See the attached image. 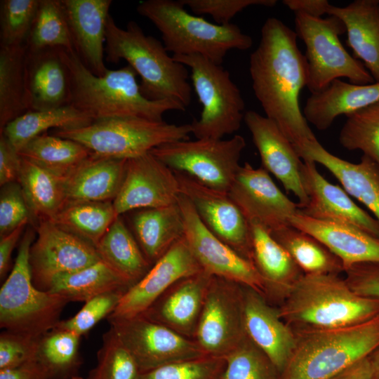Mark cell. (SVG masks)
Masks as SVG:
<instances>
[{
	"label": "cell",
	"instance_id": "obj_1",
	"mask_svg": "<svg viewBox=\"0 0 379 379\" xmlns=\"http://www.w3.org/2000/svg\"><path fill=\"white\" fill-rule=\"evenodd\" d=\"M297 37L279 19L267 18L249 62L252 88L265 116L277 124L295 149L317 140L300 107V93L307 82V64Z\"/></svg>",
	"mask_w": 379,
	"mask_h": 379
},
{
	"label": "cell",
	"instance_id": "obj_2",
	"mask_svg": "<svg viewBox=\"0 0 379 379\" xmlns=\"http://www.w3.org/2000/svg\"><path fill=\"white\" fill-rule=\"evenodd\" d=\"M62 55L69 74V105L93 122L115 118L163 121L166 112L186 109L176 100L146 98L137 82V74L129 65L107 69L103 75L97 76L84 65L75 51L62 49Z\"/></svg>",
	"mask_w": 379,
	"mask_h": 379
},
{
	"label": "cell",
	"instance_id": "obj_3",
	"mask_svg": "<svg viewBox=\"0 0 379 379\" xmlns=\"http://www.w3.org/2000/svg\"><path fill=\"white\" fill-rule=\"evenodd\" d=\"M283 299L279 315L298 329L342 328L379 314V300L358 295L337 274H303Z\"/></svg>",
	"mask_w": 379,
	"mask_h": 379
},
{
	"label": "cell",
	"instance_id": "obj_4",
	"mask_svg": "<svg viewBox=\"0 0 379 379\" xmlns=\"http://www.w3.org/2000/svg\"><path fill=\"white\" fill-rule=\"evenodd\" d=\"M106 60H124L140 77V88L149 100H173L190 105L192 88L186 66L169 55L163 43L146 35L135 21L119 27L109 15L105 33Z\"/></svg>",
	"mask_w": 379,
	"mask_h": 379
},
{
	"label": "cell",
	"instance_id": "obj_5",
	"mask_svg": "<svg viewBox=\"0 0 379 379\" xmlns=\"http://www.w3.org/2000/svg\"><path fill=\"white\" fill-rule=\"evenodd\" d=\"M279 379H330L379 347V314L336 328H300Z\"/></svg>",
	"mask_w": 379,
	"mask_h": 379
},
{
	"label": "cell",
	"instance_id": "obj_6",
	"mask_svg": "<svg viewBox=\"0 0 379 379\" xmlns=\"http://www.w3.org/2000/svg\"><path fill=\"white\" fill-rule=\"evenodd\" d=\"M136 10L159 29L173 55H198L222 65L230 50L245 51L253 45L251 36L237 25L211 23L187 12L181 0H147Z\"/></svg>",
	"mask_w": 379,
	"mask_h": 379
},
{
	"label": "cell",
	"instance_id": "obj_7",
	"mask_svg": "<svg viewBox=\"0 0 379 379\" xmlns=\"http://www.w3.org/2000/svg\"><path fill=\"white\" fill-rule=\"evenodd\" d=\"M35 239L27 230L20 240L14 265L0 289V326L6 331L39 338L55 328L69 302L37 288L32 281L29 251Z\"/></svg>",
	"mask_w": 379,
	"mask_h": 379
},
{
	"label": "cell",
	"instance_id": "obj_8",
	"mask_svg": "<svg viewBox=\"0 0 379 379\" xmlns=\"http://www.w3.org/2000/svg\"><path fill=\"white\" fill-rule=\"evenodd\" d=\"M190 133V124L115 118L96 121L79 128L58 129L54 135L78 142L95 156L128 160L164 144L188 140Z\"/></svg>",
	"mask_w": 379,
	"mask_h": 379
},
{
	"label": "cell",
	"instance_id": "obj_9",
	"mask_svg": "<svg viewBox=\"0 0 379 379\" xmlns=\"http://www.w3.org/2000/svg\"><path fill=\"white\" fill-rule=\"evenodd\" d=\"M295 32L306 46V87L311 94L325 91L333 81L346 78L355 85L372 84L373 78L363 63L343 47L339 36L346 32L338 18H315L295 13Z\"/></svg>",
	"mask_w": 379,
	"mask_h": 379
},
{
	"label": "cell",
	"instance_id": "obj_10",
	"mask_svg": "<svg viewBox=\"0 0 379 379\" xmlns=\"http://www.w3.org/2000/svg\"><path fill=\"white\" fill-rule=\"evenodd\" d=\"M191 70V79L202 105L200 117L190 124L197 139H222L237 132L244 117L245 103L230 73L198 55H173Z\"/></svg>",
	"mask_w": 379,
	"mask_h": 379
},
{
	"label": "cell",
	"instance_id": "obj_11",
	"mask_svg": "<svg viewBox=\"0 0 379 379\" xmlns=\"http://www.w3.org/2000/svg\"><path fill=\"white\" fill-rule=\"evenodd\" d=\"M244 138H196L164 144L150 152L173 171L184 173L216 190L229 192L241 167Z\"/></svg>",
	"mask_w": 379,
	"mask_h": 379
},
{
	"label": "cell",
	"instance_id": "obj_12",
	"mask_svg": "<svg viewBox=\"0 0 379 379\" xmlns=\"http://www.w3.org/2000/svg\"><path fill=\"white\" fill-rule=\"evenodd\" d=\"M246 336L243 285L213 277L194 340L206 354L224 358Z\"/></svg>",
	"mask_w": 379,
	"mask_h": 379
},
{
	"label": "cell",
	"instance_id": "obj_13",
	"mask_svg": "<svg viewBox=\"0 0 379 379\" xmlns=\"http://www.w3.org/2000/svg\"><path fill=\"white\" fill-rule=\"evenodd\" d=\"M178 203L183 217L184 238L201 269L253 288L265 298L268 295L267 285L253 263L210 232L184 195L180 194Z\"/></svg>",
	"mask_w": 379,
	"mask_h": 379
},
{
	"label": "cell",
	"instance_id": "obj_14",
	"mask_svg": "<svg viewBox=\"0 0 379 379\" xmlns=\"http://www.w3.org/2000/svg\"><path fill=\"white\" fill-rule=\"evenodd\" d=\"M107 319L135 359L140 373L172 362L207 355L194 340L142 315Z\"/></svg>",
	"mask_w": 379,
	"mask_h": 379
},
{
	"label": "cell",
	"instance_id": "obj_15",
	"mask_svg": "<svg viewBox=\"0 0 379 379\" xmlns=\"http://www.w3.org/2000/svg\"><path fill=\"white\" fill-rule=\"evenodd\" d=\"M29 251L32 281L48 291L58 276L73 272L101 259L94 246L49 220L40 221Z\"/></svg>",
	"mask_w": 379,
	"mask_h": 379
},
{
	"label": "cell",
	"instance_id": "obj_16",
	"mask_svg": "<svg viewBox=\"0 0 379 379\" xmlns=\"http://www.w3.org/2000/svg\"><path fill=\"white\" fill-rule=\"evenodd\" d=\"M174 172L180 194L190 201L202 223L216 237L252 262L250 224L229 193L211 188L184 173Z\"/></svg>",
	"mask_w": 379,
	"mask_h": 379
},
{
	"label": "cell",
	"instance_id": "obj_17",
	"mask_svg": "<svg viewBox=\"0 0 379 379\" xmlns=\"http://www.w3.org/2000/svg\"><path fill=\"white\" fill-rule=\"evenodd\" d=\"M228 193L249 222L258 223L270 233L291 225L290 218L299 208L265 168L248 162L241 166Z\"/></svg>",
	"mask_w": 379,
	"mask_h": 379
},
{
	"label": "cell",
	"instance_id": "obj_18",
	"mask_svg": "<svg viewBox=\"0 0 379 379\" xmlns=\"http://www.w3.org/2000/svg\"><path fill=\"white\" fill-rule=\"evenodd\" d=\"M180 195L175 172L149 152L127 160L122 185L112 202L120 216L131 211L177 204Z\"/></svg>",
	"mask_w": 379,
	"mask_h": 379
},
{
	"label": "cell",
	"instance_id": "obj_19",
	"mask_svg": "<svg viewBox=\"0 0 379 379\" xmlns=\"http://www.w3.org/2000/svg\"><path fill=\"white\" fill-rule=\"evenodd\" d=\"M201 270L183 237L125 292L107 318H128L141 314L177 281Z\"/></svg>",
	"mask_w": 379,
	"mask_h": 379
},
{
	"label": "cell",
	"instance_id": "obj_20",
	"mask_svg": "<svg viewBox=\"0 0 379 379\" xmlns=\"http://www.w3.org/2000/svg\"><path fill=\"white\" fill-rule=\"evenodd\" d=\"M302 182L307 202L298 212L312 218L357 227L379 238V222L357 206L345 190L318 171L316 163L303 161Z\"/></svg>",
	"mask_w": 379,
	"mask_h": 379
},
{
	"label": "cell",
	"instance_id": "obj_21",
	"mask_svg": "<svg viewBox=\"0 0 379 379\" xmlns=\"http://www.w3.org/2000/svg\"><path fill=\"white\" fill-rule=\"evenodd\" d=\"M244 121L248 128L262 164V168L273 174L286 191L298 199V208L307 202L301 178L303 161L294 146L272 120L266 116L248 110Z\"/></svg>",
	"mask_w": 379,
	"mask_h": 379
},
{
	"label": "cell",
	"instance_id": "obj_22",
	"mask_svg": "<svg viewBox=\"0 0 379 379\" xmlns=\"http://www.w3.org/2000/svg\"><path fill=\"white\" fill-rule=\"evenodd\" d=\"M213 277L202 270L179 279L140 315L194 340Z\"/></svg>",
	"mask_w": 379,
	"mask_h": 379
},
{
	"label": "cell",
	"instance_id": "obj_23",
	"mask_svg": "<svg viewBox=\"0 0 379 379\" xmlns=\"http://www.w3.org/2000/svg\"><path fill=\"white\" fill-rule=\"evenodd\" d=\"M62 50L51 48L27 51L25 62L26 112L69 105V74Z\"/></svg>",
	"mask_w": 379,
	"mask_h": 379
},
{
	"label": "cell",
	"instance_id": "obj_24",
	"mask_svg": "<svg viewBox=\"0 0 379 379\" xmlns=\"http://www.w3.org/2000/svg\"><path fill=\"white\" fill-rule=\"evenodd\" d=\"M244 321L248 337L267 356L279 372L284 370L293 350L295 333L265 298L243 286Z\"/></svg>",
	"mask_w": 379,
	"mask_h": 379
},
{
	"label": "cell",
	"instance_id": "obj_25",
	"mask_svg": "<svg viewBox=\"0 0 379 379\" xmlns=\"http://www.w3.org/2000/svg\"><path fill=\"white\" fill-rule=\"evenodd\" d=\"M112 0H62L74 49L95 75L108 69L104 62L106 26Z\"/></svg>",
	"mask_w": 379,
	"mask_h": 379
},
{
	"label": "cell",
	"instance_id": "obj_26",
	"mask_svg": "<svg viewBox=\"0 0 379 379\" xmlns=\"http://www.w3.org/2000/svg\"><path fill=\"white\" fill-rule=\"evenodd\" d=\"M303 161L320 164L340 182L345 192L362 203L379 222V165L364 155L358 164L340 159L317 140L295 149Z\"/></svg>",
	"mask_w": 379,
	"mask_h": 379
},
{
	"label": "cell",
	"instance_id": "obj_27",
	"mask_svg": "<svg viewBox=\"0 0 379 379\" xmlns=\"http://www.w3.org/2000/svg\"><path fill=\"white\" fill-rule=\"evenodd\" d=\"M290 225L321 241L342 262L344 271L363 262H379V238L354 226L321 220L298 212Z\"/></svg>",
	"mask_w": 379,
	"mask_h": 379
},
{
	"label": "cell",
	"instance_id": "obj_28",
	"mask_svg": "<svg viewBox=\"0 0 379 379\" xmlns=\"http://www.w3.org/2000/svg\"><path fill=\"white\" fill-rule=\"evenodd\" d=\"M126 161L92 154L63 176L67 202L113 201L122 185Z\"/></svg>",
	"mask_w": 379,
	"mask_h": 379
},
{
	"label": "cell",
	"instance_id": "obj_29",
	"mask_svg": "<svg viewBox=\"0 0 379 379\" xmlns=\"http://www.w3.org/2000/svg\"><path fill=\"white\" fill-rule=\"evenodd\" d=\"M327 14L342 20L354 57L379 82V0H355L345 7L330 4Z\"/></svg>",
	"mask_w": 379,
	"mask_h": 379
},
{
	"label": "cell",
	"instance_id": "obj_30",
	"mask_svg": "<svg viewBox=\"0 0 379 379\" xmlns=\"http://www.w3.org/2000/svg\"><path fill=\"white\" fill-rule=\"evenodd\" d=\"M377 102H379V82L355 85L336 79L321 93L311 94L302 113L308 123L324 131L328 128L338 117Z\"/></svg>",
	"mask_w": 379,
	"mask_h": 379
},
{
	"label": "cell",
	"instance_id": "obj_31",
	"mask_svg": "<svg viewBox=\"0 0 379 379\" xmlns=\"http://www.w3.org/2000/svg\"><path fill=\"white\" fill-rule=\"evenodd\" d=\"M131 225L134 237L152 265L184 237L185 225L178 203L136 210L131 216Z\"/></svg>",
	"mask_w": 379,
	"mask_h": 379
},
{
	"label": "cell",
	"instance_id": "obj_32",
	"mask_svg": "<svg viewBox=\"0 0 379 379\" xmlns=\"http://www.w3.org/2000/svg\"><path fill=\"white\" fill-rule=\"evenodd\" d=\"M249 224L252 262L264 279L270 294L280 295L284 298L292 284L303 272L267 229L254 222Z\"/></svg>",
	"mask_w": 379,
	"mask_h": 379
},
{
	"label": "cell",
	"instance_id": "obj_33",
	"mask_svg": "<svg viewBox=\"0 0 379 379\" xmlns=\"http://www.w3.org/2000/svg\"><path fill=\"white\" fill-rule=\"evenodd\" d=\"M95 248L101 260L131 286L152 266L121 215L115 219Z\"/></svg>",
	"mask_w": 379,
	"mask_h": 379
},
{
	"label": "cell",
	"instance_id": "obj_34",
	"mask_svg": "<svg viewBox=\"0 0 379 379\" xmlns=\"http://www.w3.org/2000/svg\"><path fill=\"white\" fill-rule=\"evenodd\" d=\"M93 120L72 105L27 111L6 125L4 134L18 152L28 142L50 128L74 129L87 126Z\"/></svg>",
	"mask_w": 379,
	"mask_h": 379
},
{
	"label": "cell",
	"instance_id": "obj_35",
	"mask_svg": "<svg viewBox=\"0 0 379 379\" xmlns=\"http://www.w3.org/2000/svg\"><path fill=\"white\" fill-rule=\"evenodd\" d=\"M18 182L32 218L39 222L52 220L67 202L63 176L22 158Z\"/></svg>",
	"mask_w": 379,
	"mask_h": 379
},
{
	"label": "cell",
	"instance_id": "obj_36",
	"mask_svg": "<svg viewBox=\"0 0 379 379\" xmlns=\"http://www.w3.org/2000/svg\"><path fill=\"white\" fill-rule=\"evenodd\" d=\"M131 286L102 260L57 277L48 291L69 302H86L100 294Z\"/></svg>",
	"mask_w": 379,
	"mask_h": 379
},
{
	"label": "cell",
	"instance_id": "obj_37",
	"mask_svg": "<svg viewBox=\"0 0 379 379\" xmlns=\"http://www.w3.org/2000/svg\"><path fill=\"white\" fill-rule=\"evenodd\" d=\"M117 217L112 201H67L49 221L96 247Z\"/></svg>",
	"mask_w": 379,
	"mask_h": 379
},
{
	"label": "cell",
	"instance_id": "obj_38",
	"mask_svg": "<svg viewBox=\"0 0 379 379\" xmlns=\"http://www.w3.org/2000/svg\"><path fill=\"white\" fill-rule=\"evenodd\" d=\"M305 274H338L344 271L340 260L313 236L292 225L271 232Z\"/></svg>",
	"mask_w": 379,
	"mask_h": 379
},
{
	"label": "cell",
	"instance_id": "obj_39",
	"mask_svg": "<svg viewBox=\"0 0 379 379\" xmlns=\"http://www.w3.org/2000/svg\"><path fill=\"white\" fill-rule=\"evenodd\" d=\"M21 158L65 176L92 153L72 140L43 133L28 142L19 152Z\"/></svg>",
	"mask_w": 379,
	"mask_h": 379
},
{
	"label": "cell",
	"instance_id": "obj_40",
	"mask_svg": "<svg viewBox=\"0 0 379 379\" xmlns=\"http://www.w3.org/2000/svg\"><path fill=\"white\" fill-rule=\"evenodd\" d=\"M25 45L0 46V131L26 112Z\"/></svg>",
	"mask_w": 379,
	"mask_h": 379
},
{
	"label": "cell",
	"instance_id": "obj_41",
	"mask_svg": "<svg viewBox=\"0 0 379 379\" xmlns=\"http://www.w3.org/2000/svg\"><path fill=\"white\" fill-rule=\"evenodd\" d=\"M81 336L59 328L41 335L38 340L36 361L51 379H71L81 364Z\"/></svg>",
	"mask_w": 379,
	"mask_h": 379
},
{
	"label": "cell",
	"instance_id": "obj_42",
	"mask_svg": "<svg viewBox=\"0 0 379 379\" xmlns=\"http://www.w3.org/2000/svg\"><path fill=\"white\" fill-rule=\"evenodd\" d=\"M25 46L28 51L51 48L74 51L62 0H40Z\"/></svg>",
	"mask_w": 379,
	"mask_h": 379
},
{
	"label": "cell",
	"instance_id": "obj_43",
	"mask_svg": "<svg viewBox=\"0 0 379 379\" xmlns=\"http://www.w3.org/2000/svg\"><path fill=\"white\" fill-rule=\"evenodd\" d=\"M346 116L339 135L347 150H359L379 165V102Z\"/></svg>",
	"mask_w": 379,
	"mask_h": 379
},
{
	"label": "cell",
	"instance_id": "obj_44",
	"mask_svg": "<svg viewBox=\"0 0 379 379\" xmlns=\"http://www.w3.org/2000/svg\"><path fill=\"white\" fill-rule=\"evenodd\" d=\"M140 374L135 359L110 327L102 336L97 364L87 379H138Z\"/></svg>",
	"mask_w": 379,
	"mask_h": 379
},
{
	"label": "cell",
	"instance_id": "obj_45",
	"mask_svg": "<svg viewBox=\"0 0 379 379\" xmlns=\"http://www.w3.org/2000/svg\"><path fill=\"white\" fill-rule=\"evenodd\" d=\"M222 379H279L280 373L248 335L224 357Z\"/></svg>",
	"mask_w": 379,
	"mask_h": 379
},
{
	"label": "cell",
	"instance_id": "obj_46",
	"mask_svg": "<svg viewBox=\"0 0 379 379\" xmlns=\"http://www.w3.org/2000/svg\"><path fill=\"white\" fill-rule=\"evenodd\" d=\"M40 0L0 1V46L25 45Z\"/></svg>",
	"mask_w": 379,
	"mask_h": 379
},
{
	"label": "cell",
	"instance_id": "obj_47",
	"mask_svg": "<svg viewBox=\"0 0 379 379\" xmlns=\"http://www.w3.org/2000/svg\"><path fill=\"white\" fill-rule=\"evenodd\" d=\"M225 368V358L204 355L140 373L138 379H222Z\"/></svg>",
	"mask_w": 379,
	"mask_h": 379
},
{
	"label": "cell",
	"instance_id": "obj_48",
	"mask_svg": "<svg viewBox=\"0 0 379 379\" xmlns=\"http://www.w3.org/2000/svg\"><path fill=\"white\" fill-rule=\"evenodd\" d=\"M128 289L111 291L87 300L73 317L61 320L55 327L72 331L81 337L114 311Z\"/></svg>",
	"mask_w": 379,
	"mask_h": 379
},
{
	"label": "cell",
	"instance_id": "obj_49",
	"mask_svg": "<svg viewBox=\"0 0 379 379\" xmlns=\"http://www.w3.org/2000/svg\"><path fill=\"white\" fill-rule=\"evenodd\" d=\"M32 218L30 210L18 182L1 187L0 193V236H4Z\"/></svg>",
	"mask_w": 379,
	"mask_h": 379
},
{
	"label": "cell",
	"instance_id": "obj_50",
	"mask_svg": "<svg viewBox=\"0 0 379 379\" xmlns=\"http://www.w3.org/2000/svg\"><path fill=\"white\" fill-rule=\"evenodd\" d=\"M194 14L209 15L218 25H228L239 12L251 6L273 7L276 0H181Z\"/></svg>",
	"mask_w": 379,
	"mask_h": 379
},
{
	"label": "cell",
	"instance_id": "obj_51",
	"mask_svg": "<svg viewBox=\"0 0 379 379\" xmlns=\"http://www.w3.org/2000/svg\"><path fill=\"white\" fill-rule=\"evenodd\" d=\"M39 338L3 331L0 334V369L35 361Z\"/></svg>",
	"mask_w": 379,
	"mask_h": 379
},
{
	"label": "cell",
	"instance_id": "obj_52",
	"mask_svg": "<svg viewBox=\"0 0 379 379\" xmlns=\"http://www.w3.org/2000/svg\"><path fill=\"white\" fill-rule=\"evenodd\" d=\"M345 279L358 295L379 300V262H363L347 269Z\"/></svg>",
	"mask_w": 379,
	"mask_h": 379
},
{
	"label": "cell",
	"instance_id": "obj_53",
	"mask_svg": "<svg viewBox=\"0 0 379 379\" xmlns=\"http://www.w3.org/2000/svg\"><path fill=\"white\" fill-rule=\"evenodd\" d=\"M22 158L6 136H0V185L18 182Z\"/></svg>",
	"mask_w": 379,
	"mask_h": 379
},
{
	"label": "cell",
	"instance_id": "obj_54",
	"mask_svg": "<svg viewBox=\"0 0 379 379\" xmlns=\"http://www.w3.org/2000/svg\"><path fill=\"white\" fill-rule=\"evenodd\" d=\"M0 379H51L45 369L36 360L22 365L0 369Z\"/></svg>",
	"mask_w": 379,
	"mask_h": 379
},
{
	"label": "cell",
	"instance_id": "obj_55",
	"mask_svg": "<svg viewBox=\"0 0 379 379\" xmlns=\"http://www.w3.org/2000/svg\"><path fill=\"white\" fill-rule=\"evenodd\" d=\"M27 224H23L10 233L1 237L0 239V277L4 278L8 272L11 263L13 250L18 244L19 239Z\"/></svg>",
	"mask_w": 379,
	"mask_h": 379
},
{
	"label": "cell",
	"instance_id": "obj_56",
	"mask_svg": "<svg viewBox=\"0 0 379 379\" xmlns=\"http://www.w3.org/2000/svg\"><path fill=\"white\" fill-rule=\"evenodd\" d=\"M283 4L295 13L321 18L326 13L330 4L326 0H284Z\"/></svg>",
	"mask_w": 379,
	"mask_h": 379
},
{
	"label": "cell",
	"instance_id": "obj_57",
	"mask_svg": "<svg viewBox=\"0 0 379 379\" xmlns=\"http://www.w3.org/2000/svg\"><path fill=\"white\" fill-rule=\"evenodd\" d=\"M330 379H372L369 357L356 362Z\"/></svg>",
	"mask_w": 379,
	"mask_h": 379
},
{
	"label": "cell",
	"instance_id": "obj_58",
	"mask_svg": "<svg viewBox=\"0 0 379 379\" xmlns=\"http://www.w3.org/2000/svg\"><path fill=\"white\" fill-rule=\"evenodd\" d=\"M372 367V379H379V347L369 356Z\"/></svg>",
	"mask_w": 379,
	"mask_h": 379
},
{
	"label": "cell",
	"instance_id": "obj_59",
	"mask_svg": "<svg viewBox=\"0 0 379 379\" xmlns=\"http://www.w3.org/2000/svg\"><path fill=\"white\" fill-rule=\"evenodd\" d=\"M71 379H84V378H81V377H79V376H78V375H76V376L72 378Z\"/></svg>",
	"mask_w": 379,
	"mask_h": 379
}]
</instances>
